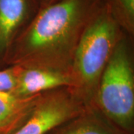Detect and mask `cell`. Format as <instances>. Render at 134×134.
Segmentation results:
<instances>
[{"label":"cell","instance_id":"obj_11","mask_svg":"<svg viewBox=\"0 0 134 134\" xmlns=\"http://www.w3.org/2000/svg\"><path fill=\"white\" fill-rule=\"evenodd\" d=\"M37 1L39 5H40V8H43V7H45L46 5L58 2L60 0H37Z\"/></svg>","mask_w":134,"mask_h":134},{"label":"cell","instance_id":"obj_10","mask_svg":"<svg viewBox=\"0 0 134 134\" xmlns=\"http://www.w3.org/2000/svg\"><path fill=\"white\" fill-rule=\"evenodd\" d=\"M20 66L0 71V92L13 93L14 91Z\"/></svg>","mask_w":134,"mask_h":134},{"label":"cell","instance_id":"obj_4","mask_svg":"<svg viewBox=\"0 0 134 134\" xmlns=\"http://www.w3.org/2000/svg\"><path fill=\"white\" fill-rule=\"evenodd\" d=\"M85 110L81 102L68 92L40 96L29 118L10 134H47Z\"/></svg>","mask_w":134,"mask_h":134},{"label":"cell","instance_id":"obj_5","mask_svg":"<svg viewBox=\"0 0 134 134\" xmlns=\"http://www.w3.org/2000/svg\"><path fill=\"white\" fill-rule=\"evenodd\" d=\"M73 84L69 75L40 68L23 69L20 66L17 83L13 94L19 97H30L40 92Z\"/></svg>","mask_w":134,"mask_h":134},{"label":"cell","instance_id":"obj_2","mask_svg":"<svg viewBox=\"0 0 134 134\" xmlns=\"http://www.w3.org/2000/svg\"><path fill=\"white\" fill-rule=\"evenodd\" d=\"M119 26L107 2L102 0L82 31L75 54L76 75L82 85L92 86L101 76L116 46Z\"/></svg>","mask_w":134,"mask_h":134},{"label":"cell","instance_id":"obj_8","mask_svg":"<svg viewBox=\"0 0 134 134\" xmlns=\"http://www.w3.org/2000/svg\"><path fill=\"white\" fill-rule=\"evenodd\" d=\"M47 134H130L104 115L94 110L82 113L52 130Z\"/></svg>","mask_w":134,"mask_h":134},{"label":"cell","instance_id":"obj_9","mask_svg":"<svg viewBox=\"0 0 134 134\" xmlns=\"http://www.w3.org/2000/svg\"><path fill=\"white\" fill-rule=\"evenodd\" d=\"M119 25L133 27L134 0H106Z\"/></svg>","mask_w":134,"mask_h":134},{"label":"cell","instance_id":"obj_6","mask_svg":"<svg viewBox=\"0 0 134 134\" xmlns=\"http://www.w3.org/2000/svg\"><path fill=\"white\" fill-rule=\"evenodd\" d=\"M37 5V0H0V51L8 46L18 30L37 12L34 11Z\"/></svg>","mask_w":134,"mask_h":134},{"label":"cell","instance_id":"obj_1","mask_svg":"<svg viewBox=\"0 0 134 134\" xmlns=\"http://www.w3.org/2000/svg\"><path fill=\"white\" fill-rule=\"evenodd\" d=\"M102 0H60L40 8L16 46V62L48 69L54 55L77 39Z\"/></svg>","mask_w":134,"mask_h":134},{"label":"cell","instance_id":"obj_7","mask_svg":"<svg viewBox=\"0 0 134 134\" xmlns=\"http://www.w3.org/2000/svg\"><path fill=\"white\" fill-rule=\"evenodd\" d=\"M40 95L19 97L0 92V134H10L29 118Z\"/></svg>","mask_w":134,"mask_h":134},{"label":"cell","instance_id":"obj_3","mask_svg":"<svg viewBox=\"0 0 134 134\" xmlns=\"http://www.w3.org/2000/svg\"><path fill=\"white\" fill-rule=\"evenodd\" d=\"M98 98L102 114L131 133L134 117L133 73L124 43L115 46L102 72Z\"/></svg>","mask_w":134,"mask_h":134}]
</instances>
